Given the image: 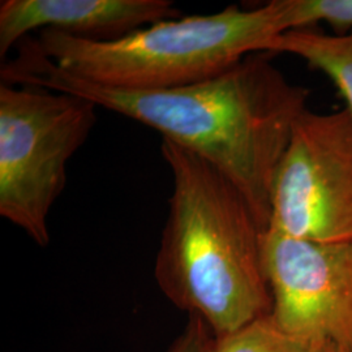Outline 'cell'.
I'll return each mask as SVG.
<instances>
[{
	"label": "cell",
	"mask_w": 352,
	"mask_h": 352,
	"mask_svg": "<svg viewBox=\"0 0 352 352\" xmlns=\"http://www.w3.org/2000/svg\"><path fill=\"white\" fill-rule=\"evenodd\" d=\"M263 256L278 325L352 352V240L321 243L267 228Z\"/></svg>",
	"instance_id": "cell-6"
},
{
	"label": "cell",
	"mask_w": 352,
	"mask_h": 352,
	"mask_svg": "<svg viewBox=\"0 0 352 352\" xmlns=\"http://www.w3.org/2000/svg\"><path fill=\"white\" fill-rule=\"evenodd\" d=\"M176 17L179 11L170 0H3L0 58L38 29L110 41Z\"/></svg>",
	"instance_id": "cell-7"
},
{
	"label": "cell",
	"mask_w": 352,
	"mask_h": 352,
	"mask_svg": "<svg viewBox=\"0 0 352 352\" xmlns=\"http://www.w3.org/2000/svg\"><path fill=\"white\" fill-rule=\"evenodd\" d=\"M214 336L212 330L196 316H189L188 322L167 352H209Z\"/></svg>",
	"instance_id": "cell-11"
},
{
	"label": "cell",
	"mask_w": 352,
	"mask_h": 352,
	"mask_svg": "<svg viewBox=\"0 0 352 352\" xmlns=\"http://www.w3.org/2000/svg\"><path fill=\"white\" fill-rule=\"evenodd\" d=\"M94 102L32 85H0V215L49 247L51 208L67 166L97 123Z\"/></svg>",
	"instance_id": "cell-4"
},
{
	"label": "cell",
	"mask_w": 352,
	"mask_h": 352,
	"mask_svg": "<svg viewBox=\"0 0 352 352\" xmlns=\"http://www.w3.org/2000/svg\"><path fill=\"white\" fill-rule=\"evenodd\" d=\"M209 352H340L327 342L305 340L278 325L272 314L222 337H214Z\"/></svg>",
	"instance_id": "cell-9"
},
{
	"label": "cell",
	"mask_w": 352,
	"mask_h": 352,
	"mask_svg": "<svg viewBox=\"0 0 352 352\" xmlns=\"http://www.w3.org/2000/svg\"><path fill=\"white\" fill-rule=\"evenodd\" d=\"M294 29H309L318 23L331 26L334 36L352 28V0H289Z\"/></svg>",
	"instance_id": "cell-10"
},
{
	"label": "cell",
	"mask_w": 352,
	"mask_h": 352,
	"mask_svg": "<svg viewBox=\"0 0 352 352\" xmlns=\"http://www.w3.org/2000/svg\"><path fill=\"white\" fill-rule=\"evenodd\" d=\"M289 0L168 19L126 36L94 41L41 30L42 51L64 72L123 90H160L218 75L292 30Z\"/></svg>",
	"instance_id": "cell-3"
},
{
	"label": "cell",
	"mask_w": 352,
	"mask_h": 352,
	"mask_svg": "<svg viewBox=\"0 0 352 352\" xmlns=\"http://www.w3.org/2000/svg\"><path fill=\"white\" fill-rule=\"evenodd\" d=\"M269 228L296 239L352 240V115L307 109L277 166Z\"/></svg>",
	"instance_id": "cell-5"
},
{
	"label": "cell",
	"mask_w": 352,
	"mask_h": 352,
	"mask_svg": "<svg viewBox=\"0 0 352 352\" xmlns=\"http://www.w3.org/2000/svg\"><path fill=\"white\" fill-rule=\"evenodd\" d=\"M161 151L173 175L154 267L162 294L201 318L214 337L270 315L273 295L263 256L267 230L250 201L200 155L166 140Z\"/></svg>",
	"instance_id": "cell-2"
},
{
	"label": "cell",
	"mask_w": 352,
	"mask_h": 352,
	"mask_svg": "<svg viewBox=\"0 0 352 352\" xmlns=\"http://www.w3.org/2000/svg\"><path fill=\"white\" fill-rule=\"evenodd\" d=\"M267 52L295 55L324 72L340 90L352 115V33L329 36L312 28L289 30L278 36Z\"/></svg>",
	"instance_id": "cell-8"
},
{
	"label": "cell",
	"mask_w": 352,
	"mask_h": 352,
	"mask_svg": "<svg viewBox=\"0 0 352 352\" xmlns=\"http://www.w3.org/2000/svg\"><path fill=\"white\" fill-rule=\"evenodd\" d=\"M1 65V82L81 96L151 126L162 140L200 155L226 175L251 204L261 225L270 222V193L278 164L311 90L291 82L266 52H256L218 75L160 90H123L93 84L60 69L37 38L16 45Z\"/></svg>",
	"instance_id": "cell-1"
}]
</instances>
